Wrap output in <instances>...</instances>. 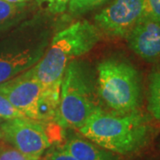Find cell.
Listing matches in <instances>:
<instances>
[{"label": "cell", "mask_w": 160, "mask_h": 160, "mask_svg": "<svg viewBox=\"0 0 160 160\" xmlns=\"http://www.w3.org/2000/svg\"><path fill=\"white\" fill-rule=\"evenodd\" d=\"M78 131L103 149L127 155L146 146L151 135V126L148 118L137 109L117 113L99 108Z\"/></svg>", "instance_id": "obj_1"}, {"label": "cell", "mask_w": 160, "mask_h": 160, "mask_svg": "<svg viewBox=\"0 0 160 160\" xmlns=\"http://www.w3.org/2000/svg\"><path fill=\"white\" fill-rule=\"evenodd\" d=\"M101 30L87 21H79L52 37L44 56L33 67L46 88H61L68 65L90 52L101 39Z\"/></svg>", "instance_id": "obj_2"}, {"label": "cell", "mask_w": 160, "mask_h": 160, "mask_svg": "<svg viewBox=\"0 0 160 160\" xmlns=\"http://www.w3.org/2000/svg\"><path fill=\"white\" fill-rule=\"evenodd\" d=\"M96 73L84 61L74 60L64 72L54 120L64 128L79 129L99 108Z\"/></svg>", "instance_id": "obj_3"}, {"label": "cell", "mask_w": 160, "mask_h": 160, "mask_svg": "<svg viewBox=\"0 0 160 160\" xmlns=\"http://www.w3.org/2000/svg\"><path fill=\"white\" fill-rule=\"evenodd\" d=\"M52 30L35 18L19 24L0 40V84L34 67L44 56Z\"/></svg>", "instance_id": "obj_4"}, {"label": "cell", "mask_w": 160, "mask_h": 160, "mask_svg": "<svg viewBox=\"0 0 160 160\" xmlns=\"http://www.w3.org/2000/svg\"><path fill=\"white\" fill-rule=\"evenodd\" d=\"M96 89L99 101L110 111L127 113L137 109L142 100V83L131 63L108 59L98 65Z\"/></svg>", "instance_id": "obj_5"}, {"label": "cell", "mask_w": 160, "mask_h": 160, "mask_svg": "<svg viewBox=\"0 0 160 160\" xmlns=\"http://www.w3.org/2000/svg\"><path fill=\"white\" fill-rule=\"evenodd\" d=\"M61 88H46L35 74L33 67L0 84V93L30 119H54Z\"/></svg>", "instance_id": "obj_6"}, {"label": "cell", "mask_w": 160, "mask_h": 160, "mask_svg": "<svg viewBox=\"0 0 160 160\" xmlns=\"http://www.w3.org/2000/svg\"><path fill=\"white\" fill-rule=\"evenodd\" d=\"M0 139L31 160H38L51 142L42 122L29 118L4 120L0 124Z\"/></svg>", "instance_id": "obj_7"}, {"label": "cell", "mask_w": 160, "mask_h": 160, "mask_svg": "<svg viewBox=\"0 0 160 160\" xmlns=\"http://www.w3.org/2000/svg\"><path fill=\"white\" fill-rule=\"evenodd\" d=\"M143 1L115 0L96 14V27L105 34L126 38L142 17Z\"/></svg>", "instance_id": "obj_8"}, {"label": "cell", "mask_w": 160, "mask_h": 160, "mask_svg": "<svg viewBox=\"0 0 160 160\" xmlns=\"http://www.w3.org/2000/svg\"><path fill=\"white\" fill-rule=\"evenodd\" d=\"M126 38L129 47L143 60L160 58V22L142 18Z\"/></svg>", "instance_id": "obj_9"}, {"label": "cell", "mask_w": 160, "mask_h": 160, "mask_svg": "<svg viewBox=\"0 0 160 160\" xmlns=\"http://www.w3.org/2000/svg\"><path fill=\"white\" fill-rule=\"evenodd\" d=\"M63 149L77 160H119L117 153L103 149L92 142L78 137L69 140Z\"/></svg>", "instance_id": "obj_10"}, {"label": "cell", "mask_w": 160, "mask_h": 160, "mask_svg": "<svg viewBox=\"0 0 160 160\" xmlns=\"http://www.w3.org/2000/svg\"><path fill=\"white\" fill-rule=\"evenodd\" d=\"M27 3H12L0 0V34L12 30L24 20Z\"/></svg>", "instance_id": "obj_11"}, {"label": "cell", "mask_w": 160, "mask_h": 160, "mask_svg": "<svg viewBox=\"0 0 160 160\" xmlns=\"http://www.w3.org/2000/svg\"><path fill=\"white\" fill-rule=\"evenodd\" d=\"M148 109L155 119L160 121V65L149 77Z\"/></svg>", "instance_id": "obj_12"}, {"label": "cell", "mask_w": 160, "mask_h": 160, "mask_svg": "<svg viewBox=\"0 0 160 160\" xmlns=\"http://www.w3.org/2000/svg\"><path fill=\"white\" fill-rule=\"evenodd\" d=\"M108 0H69L68 8L72 14H82L102 6Z\"/></svg>", "instance_id": "obj_13"}, {"label": "cell", "mask_w": 160, "mask_h": 160, "mask_svg": "<svg viewBox=\"0 0 160 160\" xmlns=\"http://www.w3.org/2000/svg\"><path fill=\"white\" fill-rule=\"evenodd\" d=\"M0 118L3 119H12L16 118H27L22 111L16 109L8 99L0 93Z\"/></svg>", "instance_id": "obj_14"}, {"label": "cell", "mask_w": 160, "mask_h": 160, "mask_svg": "<svg viewBox=\"0 0 160 160\" xmlns=\"http://www.w3.org/2000/svg\"><path fill=\"white\" fill-rule=\"evenodd\" d=\"M142 18L160 22V0H144Z\"/></svg>", "instance_id": "obj_15"}, {"label": "cell", "mask_w": 160, "mask_h": 160, "mask_svg": "<svg viewBox=\"0 0 160 160\" xmlns=\"http://www.w3.org/2000/svg\"><path fill=\"white\" fill-rule=\"evenodd\" d=\"M0 160H31L12 147L0 148Z\"/></svg>", "instance_id": "obj_16"}, {"label": "cell", "mask_w": 160, "mask_h": 160, "mask_svg": "<svg viewBox=\"0 0 160 160\" xmlns=\"http://www.w3.org/2000/svg\"><path fill=\"white\" fill-rule=\"evenodd\" d=\"M69 2V0H49L46 6L50 12L53 13H59L66 10Z\"/></svg>", "instance_id": "obj_17"}, {"label": "cell", "mask_w": 160, "mask_h": 160, "mask_svg": "<svg viewBox=\"0 0 160 160\" xmlns=\"http://www.w3.org/2000/svg\"><path fill=\"white\" fill-rule=\"evenodd\" d=\"M46 160H77L72 155H70L66 149H62L54 150L48 155Z\"/></svg>", "instance_id": "obj_18"}, {"label": "cell", "mask_w": 160, "mask_h": 160, "mask_svg": "<svg viewBox=\"0 0 160 160\" xmlns=\"http://www.w3.org/2000/svg\"><path fill=\"white\" fill-rule=\"evenodd\" d=\"M8 2H12V3H27L29 0H6Z\"/></svg>", "instance_id": "obj_19"}, {"label": "cell", "mask_w": 160, "mask_h": 160, "mask_svg": "<svg viewBox=\"0 0 160 160\" xmlns=\"http://www.w3.org/2000/svg\"><path fill=\"white\" fill-rule=\"evenodd\" d=\"M4 120H5V119H3L2 118H0V124H1L2 122H4Z\"/></svg>", "instance_id": "obj_20"}]
</instances>
